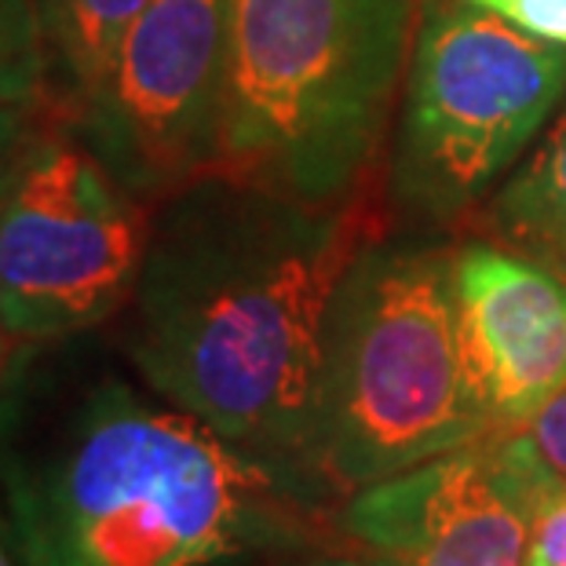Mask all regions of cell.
<instances>
[{"mask_svg":"<svg viewBox=\"0 0 566 566\" xmlns=\"http://www.w3.org/2000/svg\"><path fill=\"white\" fill-rule=\"evenodd\" d=\"M453 296L468 384L490 428L530 424L566 384V274L472 242L453 252Z\"/></svg>","mask_w":566,"mask_h":566,"instance_id":"cell-9","label":"cell"},{"mask_svg":"<svg viewBox=\"0 0 566 566\" xmlns=\"http://www.w3.org/2000/svg\"><path fill=\"white\" fill-rule=\"evenodd\" d=\"M41 15L48 88L44 106L70 114L103 81L125 33L154 0H33Z\"/></svg>","mask_w":566,"mask_h":566,"instance_id":"cell-10","label":"cell"},{"mask_svg":"<svg viewBox=\"0 0 566 566\" xmlns=\"http://www.w3.org/2000/svg\"><path fill=\"white\" fill-rule=\"evenodd\" d=\"M0 566H19L15 556H11V548L4 545V537H0Z\"/></svg>","mask_w":566,"mask_h":566,"instance_id":"cell-19","label":"cell"},{"mask_svg":"<svg viewBox=\"0 0 566 566\" xmlns=\"http://www.w3.org/2000/svg\"><path fill=\"white\" fill-rule=\"evenodd\" d=\"M325 493L238 450L92 333L0 373V537L19 566H238L296 548Z\"/></svg>","mask_w":566,"mask_h":566,"instance_id":"cell-1","label":"cell"},{"mask_svg":"<svg viewBox=\"0 0 566 566\" xmlns=\"http://www.w3.org/2000/svg\"><path fill=\"white\" fill-rule=\"evenodd\" d=\"M515 431H523L526 446L534 450L537 461L545 464V472L552 479H559V483H566V384L537 409L530 424Z\"/></svg>","mask_w":566,"mask_h":566,"instance_id":"cell-15","label":"cell"},{"mask_svg":"<svg viewBox=\"0 0 566 566\" xmlns=\"http://www.w3.org/2000/svg\"><path fill=\"white\" fill-rule=\"evenodd\" d=\"M413 52V0H234L220 168L336 205L377 158Z\"/></svg>","mask_w":566,"mask_h":566,"instance_id":"cell-3","label":"cell"},{"mask_svg":"<svg viewBox=\"0 0 566 566\" xmlns=\"http://www.w3.org/2000/svg\"><path fill=\"white\" fill-rule=\"evenodd\" d=\"M48 114L44 103H15V106H0V198L15 176V168L27 154L33 132L41 128Z\"/></svg>","mask_w":566,"mask_h":566,"instance_id":"cell-16","label":"cell"},{"mask_svg":"<svg viewBox=\"0 0 566 566\" xmlns=\"http://www.w3.org/2000/svg\"><path fill=\"white\" fill-rule=\"evenodd\" d=\"M537 41L566 48V0H468Z\"/></svg>","mask_w":566,"mask_h":566,"instance_id":"cell-14","label":"cell"},{"mask_svg":"<svg viewBox=\"0 0 566 566\" xmlns=\"http://www.w3.org/2000/svg\"><path fill=\"white\" fill-rule=\"evenodd\" d=\"M48 55L33 0H0V106L44 103Z\"/></svg>","mask_w":566,"mask_h":566,"instance_id":"cell-12","label":"cell"},{"mask_svg":"<svg viewBox=\"0 0 566 566\" xmlns=\"http://www.w3.org/2000/svg\"><path fill=\"white\" fill-rule=\"evenodd\" d=\"M548 483L523 431H501L355 490L340 526L377 566H523Z\"/></svg>","mask_w":566,"mask_h":566,"instance_id":"cell-8","label":"cell"},{"mask_svg":"<svg viewBox=\"0 0 566 566\" xmlns=\"http://www.w3.org/2000/svg\"><path fill=\"white\" fill-rule=\"evenodd\" d=\"M490 220L512 249L566 274V103L541 147L497 190Z\"/></svg>","mask_w":566,"mask_h":566,"instance_id":"cell-11","label":"cell"},{"mask_svg":"<svg viewBox=\"0 0 566 566\" xmlns=\"http://www.w3.org/2000/svg\"><path fill=\"white\" fill-rule=\"evenodd\" d=\"M358 249L340 201L216 168L154 205L117 347L161 399L329 497L315 475L322 344Z\"/></svg>","mask_w":566,"mask_h":566,"instance_id":"cell-2","label":"cell"},{"mask_svg":"<svg viewBox=\"0 0 566 566\" xmlns=\"http://www.w3.org/2000/svg\"><path fill=\"white\" fill-rule=\"evenodd\" d=\"M493 436L457 333L453 252L363 245L329 304L318 377L315 475L355 493Z\"/></svg>","mask_w":566,"mask_h":566,"instance_id":"cell-4","label":"cell"},{"mask_svg":"<svg viewBox=\"0 0 566 566\" xmlns=\"http://www.w3.org/2000/svg\"><path fill=\"white\" fill-rule=\"evenodd\" d=\"M563 99V44L468 0H424L395 132V198L431 223L461 216L523 158Z\"/></svg>","mask_w":566,"mask_h":566,"instance_id":"cell-5","label":"cell"},{"mask_svg":"<svg viewBox=\"0 0 566 566\" xmlns=\"http://www.w3.org/2000/svg\"><path fill=\"white\" fill-rule=\"evenodd\" d=\"M523 566H566V483L559 479L537 497Z\"/></svg>","mask_w":566,"mask_h":566,"instance_id":"cell-13","label":"cell"},{"mask_svg":"<svg viewBox=\"0 0 566 566\" xmlns=\"http://www.w3.org/2000/svg\"><path fill=\"white\" fill-rule=\"evenodd\" d=\"M19 340L11 336V329H8V322H4V304H0V373H4V366H8V355H11V347H15Z\"/></svg>","mask_w":566,"mask_h":566,"instance_id":"cell-18","label":"cell"},{"mask_svg":"<svg viewBox=\"0 0 566 566\" xmlns=\"http://www.w3.org/2000/svg\"><path fill=\"white\" fill-rule=\"evenodd\" d=\"M147 242V201L48 111L0 198V304L11 336L59 340L114 322Z\"/></svg>","mask_w":566,"mask_h":566,"instance_id":"cell-6","label":"cell"},{"mask_svg":"<svg viewBox=\"0 0 566 566\" xmlns=\"http://www.w3.org/2000/svg\"><path fill=\"white\" fill-rule=\"evenodd\" d=\"M231 8L234 0H154L103 81L63 114L139 201L158 205L220 168Z\"/></svg>","mask_w":566,"mask_h":566,"instance_id":"cell-7","label":"cell"},{"mask_svg":"<svg viewBox=\"0 0 566 566\" xmlns=\"http://www.w3.org/2000/svg\"><path fill=\"white\" fill-rule=\"evenodd\" d=\"M279 566H377L373 559H347V556H300V559H285Z\"/></svg>","mask_w":566,"mask_h":566,"instance_id":"cell-17","label":"cell"}]
</instances>
